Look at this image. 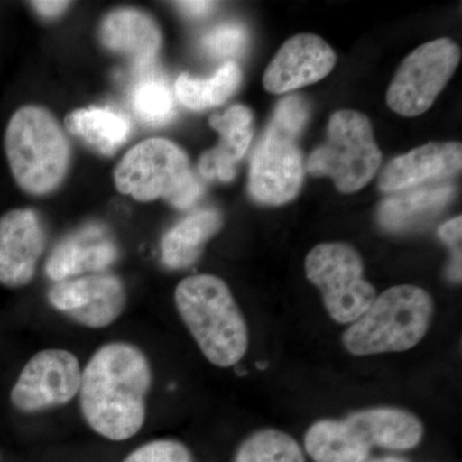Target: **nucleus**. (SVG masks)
Masks as SVG:
<instances>
[{
  "mask_svg": "<svg viewBox=\"0 0 462 462\" xmlns=\"http://www.w3.org/2000/svg\"><path fill=\"white\" fill-rule=\"evenodd\" d=\"M461 143H428L393 158L380 173L379 188L384 193H398L454 176L461 171Z\"/></svg>",
  "mask_w": 462,
  "mask_h": 462,
  "instance_id": "16",
  "label": "nucleus"
},
{
  "mask_svg": "<svg viewBox=\"0 0 462 462\" xmlns=\"http://www.w3.org/2000/svg\"><path fill=\"white\" fill-rule=\"evenodd\" d=\"M223 227V216L215 209L191 214L171 227L161 242L165 266L171 270L189 269L202 254L209 239Z\"/></svg>",
  "mask_w": 462,
  "mask_h": 462,
  "instance_id": "20",
  "label": "nucleus"
},
{
  "mask_svg": "<svg viewBox=\"0 0 462 462\" xmlns=\"http://www.w3.org/2000/svg\"><path fill=\"white\" fill-rule=\"evenodd\" d=\"M175 5L181 14L190 18L208 16L216 7V3L214 2H178Z\"/></svg>",
  "mask_w": 462,
  "mask_h": 462,
  "instance_id": "29",
  "label": "nucleus"
},
{
  "mask_svg": "<svg viewBox=\"0 0 462 462\" xmlns=\"http://www.w3.org/2000/svg\"><path fill=\"white\" fill-rule=\"evenodd\" d=\"M372 462H406L402 460V458H397V457H385V458H380V460H375Z\"/></svg>",
  "mask_w": 462,
  "mask_h": 462,
  "instance_id": "30",
  "label": "nucleus"
},
{
  "mask_svg": "<svg viewBox=\"0 0 462 462\" xmlns=\"http://www.w3.org/2000/svg\"><path fill=\"white\" fill-rule=\"evenodd\" d=\"M120 193L141 202L165 199L179 209L190 208L203 194L184 149L165 138L139 143L116 166Z\"/></svg>",
  "mask_w": 462,
  "mask_h": 462,
  "instance_id": "6",
  "label": "nucleus"
},
{
  "mask_svg": "<svg viewBox=\"0 0 462 462\" xmlns=\"http://www.w3.org/2000/svg\"><path fill=\"white\" fill-rule=\"evenodd\" d=\"M454 193V187L449 184L398 191L397 196L380 205L378 223L389 233L418 229L433 220L448 205Z\"/></svg>",
  "mask_w": 462,
  "mask_h": 462,
  "instance_id": "19",
  "label": "nucleus"
},
{
  "mask_svg": "<svg viewBox=\"0 0 462 462\" xmlns=\"http://www.w3.org/2000/svg\"><path fill=\"white\" fill-rule=\"evenodd\" d=\"M460 60V47L448 38L416 48L404 58L389 85V108L403 117L427 112L455 74Z\"/></svg>",
  "mask_w": 462,
  "mask_h": 462,
  "instance_id": "9",
  "label": "nucleus"
},
{
  "mask_svg": "<svg viewBox=\"0 0 462 462\" xmlns=\"http://www.w3.org/2000/svg\"><path fill=\"white\" fill-rule=\"evenodd\" d=\"M382 162L369 118L361 112L342 109L331 116L327 141L312 152L307 171L316 178L329 176L340 193L352 194L375 178Z\"/></svg>",
  "mask_w": 462,
  "mask_h": 462,
  "instance_id": "7",
  "label": "nucleus"
},
{
  "mask_svg": "<svg viewBox=\"0 0 462 462\" xmlns=\"http://www.w3.org/2000/svg\"><path fill=\"white\" fill-rule=\"evenodd\" d=\"M32 8L41 14L42 17L57 18L62 16L69 9V2H57V0H42V2H32Z\"/></svg>",
  "mask_w": 462,
  "mask_h": 462,
  "instance_id": "28",
  "label": "nucleus"
},
{
  "mask_svg": "<svg viewBox=\"0 0 462 462\" xmlns=\"http://www.w3.org/2000/svg\"><path fill=\"white\" fill-rule=\"evenodd\" d=\"M103 47L129 57L138 67L153 63L162 45L160 26L145 12L120 8L108 14L99 27Z\"/></svg>",
  "mask_w": 462,
  "mask_h": 462,
  "instance_id": "17",
  "label": "nucleus"
},
{
  "mask_svg": "<svg viewBox=\"0 0 462 462\" xmlns=\"http://www.w3.org/2000/svg\"><path fill=\"white\" fill-rule=\"evenodd\" d=\"M247 42L245 27L226 23L212 29L202 39V48L212 57L226 58L239 54Z\"/></svg>",
  "mask_w": 462,
  "mask_h": 462,
  "instance_id": "25",
  "label": "nucleus"
},
{
  "mask_svg": "<svg viewBox=\"0 0 462 462\" xmlns=\"http://www.w3.org/2000/svg\"><path fill=\"white\" fill-rule=\"evenodd\" d=\"M123 462H191V455L178 440L157 439L139 447Z\"/></svg>",
  "mask_w": 462,
  "mask_h": 462,
  "instance_id": "27",
  "label": "nucleus"
},
{
  "mask_svg": "<svg viewBox=\"0 0 462 462\" xmlns=\"http://www.w3.org/2000/svg\"><path fill=\"white\" fill-rule=\"evenodd\" d=\"M175 305L209 363L226 369L247 354V322L223 279L209 273L188 276L175 289Z\"/></svg>",
  "mask_w": 462,
  "mask_h": 462,
  "instance_id": "2",
  "label": "nucleus"
},
{
  "mask_svg": "<svg viewBox=\"0 0 462 462\" xmlns=\"http://www.w3.org/2000/svg\"><path fill=\"white\" fill-rule=\"evenodd\" d=\"M336 62V51L320 36H291L267 66L264 89L272 94H284L318 83L333 71Z\"/></svg>",
  "mask_w": 462,
  "mask_h": 462,
  "instance_id": "14",
  "label": "nucleus"
},
{
  "mask_svg": "<svg viewBox=\"0 0 462 462\" xmlns=\"http://www.w3.org/2000/svg\"><path fill=\"white\" fill-rule=\"evenodd\" d=\"M65 123L69 133L103 156H114L132 134L129 118L108 107L75 109Z\"/></svg>",
  "mask_w": 462,
  "mask_h": 462,
  "instance_id": "21",
  "label": "nucleus"
},
{
  "mask_svg": "<svg viewBox=\"0 0 462 462\" xmlns=\"http://www.w3.org/2000/svg\"><path fill=\"white\" fill-rule=\"evenodd\" d=\"M81 365L72 352L50 348L33 355L18 375L11 401L18 411L36 413L65 406L79 394Z\"/></svg>",
  "mask_w": 462,
  "mask_h": 462,
  "instance_id": "10",
  "label": "nucleus"
},
{
  "mask_svg": "<svg viewBox=\"0 0 462 462\" xmlns=\"http://www.w3.org/2000/svg\"><path fill=\"white\" fill-rule=\"evenodd\" d=\"M307 279L321 291L328 314L339 324H352L367 311L376 289L365 279L364 260L348 243H321L305 261Z\"/></svg>",
  "mask_w": 462,
  "mask_h": 462,
  "instance_id": "8",
  "label": "nucleus"
},
{
  "mask_svg": "<svg viewBox=\"0 0 462 462\" xmlns=\"http://www.w3.org/2000/svg\"><path fill=\"white\" fill-rule=\"evenodd\" d=\"M234 462H306L302 448L289 434L263 430L247 438Z\"/></svg>",
  "mask_w": 462,
  "mask_h": 462,
  "instance_id": "24",
  "label": "nucleus"
},
{
  "mask_svg": "<svg viewBox=\"0 0 462 462\" xmlns=\"http://www.w3.org/2000/svg\"><path fill=\"white\" fill-rule=\"evenodd\" d=\"M254 114L245 106H233L223 115H214L209 125L220 142L200 156V175L208 180L229 182L236 178V163L247 153L254 136Z\"/></svg>",
  "mask_w": 462,
  "mask_h": 462,
  "instance_id": "18",
  "label": "nucleus"
},
{
  "mask_svg": "<svg viewBox=\"0 0 462 462\" xmlns=\"http://www.w3.org/2000/svg\"><path fill=\"white\" fill-rule=\"evenodd\" d=\"M118 254L112 231L106 225L90 223L58 243L48 257L45 273L54 282L105 273Z\"/></svg>",
  "mask_w": 462,
  "mask_h": 462,
  "instance_id": "15",
  "label": "nucleus"
},
{
  "mask_svg": "<svg viewBox=\"0 0 462 462\" xmlns=\"http://www.w3.org/2000/svg\"><path fill=\"white\" fill-rule=\"evenodd\" d=\"M422 436L424 425L418 416L396 407H375L342 421L315 422L306 433L305 447L315 462H365L373 447L407 451Z\"/></svg>",
  "mask_w": 462,
  "mask_h": 462,
  "instance_id": "3",
  "label": "nucleus"
},
{
  "mask_svg": "<svg viewBox=\"0 0 462 462\" xmlns=\"http://www.w3.org/2000/svg\"><path fill=\"white\" fill-rule=\"evenodd\" d=\"M47 234L33 209H12L0 217V284L26 287L44 254Z\"/></svg>",
  "mask_w": 462,
  "mask_h": 462,
  "instance_id": "13",
  "label": "nucleus"
},
{
  "mask_svg": "<svg viewBox=\"0 0 462 462\" xmlns=\"http://www.w3.org/2000/svg\"><path fill=\"white\" fill-rule=\"evenodd\" d=\"M151 363L138 346H99L81 374L79 401L84 420L106 439H130L142 430L152 387Z\"/></svg>",
  "mask_w": 462,
  "mask_h": 462,
  "instance_id": "1",
  "label": "nucleus"
},
{
  "mask_svg": "<svg viewBox=\"0 0 462 462\" xmlns=\"http://www.w3.org/2000/svg\"><path fill=\"white\" fill-rule=\"evenodd\" d=\"M434 300L422 288L396 285L376 296L372 306L342 337L354 356L404 352L418 346L430 330Z\"/></svg>",
  "mask_w": 462,
  "mask_h": 462,
  "instance_id": "5",
  "label": "nucleus"
},
{
  "mask_svg": "<svg viewBox=\"0 0 462 462\" xmlns=\"http://www.w3.org/2000/svg\"><path fill=\"white\" fill-rule=\"evenodd\" d=\"M48 300L76 324L103 329L124 314L127 294L124 282L105 272L54 282L48 291Z\"/></svg>",
  "mask_w": 462,
  "mask_h": 462,
  "instance_id": "12",
  "label": "nucleus"
},
{
  "mask_svg": "<svg viewBox=\"0 0 462 462\" xmlns=\"http://www.w3.org/2000/svg\"><path fill=\"white\" fill-rule=\"evenodd\" d=\"M130 103L136 117L152 126L169 124L176 115L171 88L161 75L142 76L133 87Z\"/></svg>",
  "mask_w": 462,
  "mask_h": 462,
  "instance_id": "23",
  "label": "nucleus"
},
{
  "mask_svg": "<svg viewBox=\"0 0 462 462\" xmlns=\"http://www.w3.org/2000/svg\"><path fill=\"white\" fill-rule=\"evenodd\" d=\"M5 154L18 187L47 196L60 187L71 163V147L50 109L25 106L9 120Z\"/></svg>",
  "mask_w": 462,
  "mask_h": 462,
  "instance_id": "4",
  "label": "nucleus"
},
{
  "mask_svg": "<svg viewBox=\"0 0 462 462\" xmlns=\"http://www.w3.org/2000/svg\"><path fill=\"white\" fill-rule=\"evenodd\" d=\"M309 116L310 107L302 97H287L279 102L278 107L273 112L270 126L297 139L303 132Z\"/></svg>",
  "mask_w": 462,
  "mask_h": 462,
  "instance_id": "26",
  "label": "nucleus"
},
{
  "mask_svg": "<svg viewBox=\"0 0 462 462\" xmlns=\"http://www.w3.org/2000/svg\"><path fill=\"white\" fill-rule=\"evenodd\" d=\"M240 81L242 71L238 63L229 60L207 80L194 79L189 74L179 76L175 85L176 97L191 111H205L224 105L238 89Z\"/></svg>",
  "mask_w": 462,
  "mask_h": 462,
  "instance_id": "22",
  "label": "nucleus"
},
{
  "mask_svg": "<svg viewBox=\"0 0 462 462\" xmlns=\"http://www.w3.org/2000/svg\"><path fill=\"white\" fill-rule=\"evenodd\" d=\"M296 141L293 136L267 126L249 170V194L261 205H285L300 193L305 170Z\"/></svg>",
  "mask_w": 462,
  "mask_h": 462,
  "instance_id": "11",
  "label": "nucleus"
}]
</instances>
